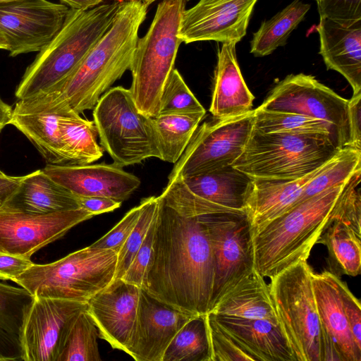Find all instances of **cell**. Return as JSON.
<instances>
[{"label":"cell","instance_id":"34","mask_svg":"<svg viewBox=\"0 0 361 361\" xmlns=\"http://www.w3.org/2000/svg\"><path fill=\"white\" fill-rule=\"evenodd\" d=\"M360 171L361 149L350 145L339 148L326 162L322 170L306 185L293 206L328 188L347 183Z\"/></svg>","mask_w":361,"mask_h":361},{"label":"cell","instance_id":"39","mask_svg":"<svg viewBox=\"0 0 361 361\" xmlns=\"http://www.w3.org/2000/svg\"><path fill=\"white\" fill-rule=\"evenodd\" d=\"M198 112L206 113V111L186 85L179 71L173 68L162 91L159 114Z\"/></svg>","mask_w":361,"mask_h":361},{"label":"cell","instance_id":"6","mask_svg":"<svg viewBox=\"0 0 361 361\" xmlns=\"http://www.w3.org/2000/svg\"><path fill=\"white\" fill-rule=\"evenodd\" d=\"M339 148L327 137L263 133L252 127L232 166L252 179H296L326 163Z\"/></svg>","mask_w":361,"mask_h":361},{"label":"cell","instance_id":"50","mask_svg":"<svg viewBox=\"0 0 361 361\" xmlns=\"http://www.w3.org/2000/svg\"><path fill=\"white\" fill-rule=\"evenodd\" d=\"M23 176H11L0 170V208L2 207L19 187Z\"/></svg>","mask_w":361,"mask_h":361},{"label":"cell","instance_id":"45","mask_svg":"<svg viewBox=\"0 0 361 361\" xmlns=\"http://www.w3.org/2000/svg\"><path fill=\"white\" fill-rule=\"evenodd\" d=\"M339 288L343 300V305L348 326L357 347L361 350V305L341 279Z\"/></svg>","mask_w":361,"mask_h":361},{"label":"cell","instance_id":"56","mask_svg":"<svg viewBox=\"0 0 361 361\" xmlns=\"http://www.w3.org/2000/svg\"><path fill=\"white\" fill-rule=\"evenodd\" d=\"M114 1H130V0H114Z\"/></svg>","mask_w":361,"mask_h":361},{"label":"cell","instance_id":"30","mask_svg":"<svg viewBox=\"0 0 361 361\" xmlns=\"http://www.w3.org/2000/svg\"><path fill=\"white\" fill-rule=\"evenodd\" d=\"M318 242L327 247L331 272L338 277L343 274L350 276L360 274V237L350 227L338 220L331 219Z\"/></svg>","mask_w":361,"mask_h":361},{"label":"cell","instance_id":"10","mask_svg":"<svg viewBox=\"0 0 361 361\" xmlns=\"http://www.w3.org/2000/svg\"><path fill=\"white\" fill-rule=\"evenodd\" d=\"M200 217L208 234L214 260L210 312L228 290L255 270L252 228L245 211Z\"/></svg>","mask_w":361,"mask_h":361},{"label":"cell","instance_id":"9","mask_svg":"<svg viewBox=\"0 0 361 361\" xmlns=\"http://www.w3.org/2000/svg\"><path fill=\"white\" fill-rule=\"evenodd\" d=\"M92 114L101 146L114 164L123 167L151 157L160 159L152 118L138 111L129 89L110 88Z\"/></svg>","mask_w":361,"mask_h":361},{"label":"cell","instance_id":"48","mask_svg":"<svg viewBox=\"0 0 361 361\" xmlns=\"http://www.w3.org/2000/svg\"><path fill=\"white\" fill-rule=\"evenodd\" d=\"M77 198L80 208L86 209L95 216L112 212L119 208L122 204L106 197L77 195Z\"/></svg>","mask_w":361,"mask_h":361},{"label":"cell","instance_id":"24","mask_svg":"<svg viewBox=\"0 0 361 361\" xmlns=\"http://www.w3.org/2000/svg\"><path fill=\"white\" fill-rule=\"evenodd\" d=\"M235 44L223 43L217 52L209 111L214 119L225 120L252 110L254 95L241 73Z\"/></svg>","mask_w":361,"mask_h":361},{"label":"cell","instance_id":"8","mask_svg":"<svg viewBox=\"0 0 361 361\" xmlns=\"http://www.w3.org/2000/svg\"><path fill=\"white\" fill-rule=\"evenodd\" d=\"M312 270L301 261L270 279L269 293L279 324L295 361H323L324 341Z\"/></svg>","mask_w":361,"mask_h":361},{"label":"cell","instance_id":"49","mask_svg":"<svg viewBox=\"0 0 361 361\" xmlns=\"http://www.w3.org/2000/svg\"><path fill=\"white\" fill-rule=\"evenodd\" d=\"M22 360V348L8 334L0 329V361Z\"/></svg>","mask_w":361,"mask_h":361},{"label":"cell","instance_id":"38","mask_svg":"<svg viewBox=\"0 0 361 361\" xmlns=\"http://www.w3.org/2000/svg\"><path fill=\"white\" fill-rule=\"evenodd\" d=\"M140 202L142 207L138 221L118 252L114 280L121 279L125 274L158 214L160 204L159 196L144 198Z\"/></svg>","mask_w":361,"mask_h":361},{"label":"cell","instance_id":"37","mask_svg":"<svg viewBox=\"0 0 361 361\" xmlns=\"http://www.w3.org/2000/svg\"><path fill=\"white\" fill-rule=\"evenodd\" d=\"M33 300L25 288L0 283V329L20 345L23 325Z\"/></svg>","mask_w":361,"mask_h":361},{"label":"cell","instance_id":"20","mask_svg":"<svg viewBox=\"0 0 361 361\" xmlns=\"http://www.w3.org/2000/svg\"><path fill=\"white\" fill-rule=\"evenodd\" d=\"M42 171L78 196H100L123 202L140 187V180L113 163L47 164Z\"/></svg>","mask_w":361,"mask_h":361},{"label":"cell","instance_id":"11","mask_svg":"<svg viewBox=\"0 0 361 361\" xmlns=\"http://www.w3.org/2000/svg\"><path fill=\"white\" fill-rule=\"evenodd\" d=\"M253 111L198 126L169 175L168 183L232 165L243 152L252 130Z\"/></svg>","mask_w":361,"mask_h":361},{"label":"cell","instance_id":"32","mask_svg":"<svg viewBox=\"0 0 361 361\" xmlns=\"http://www.w3.org/2000/svg\"><path fill=\"white\" fill-rule=\"evenodd\" d=\"M310 8L309 4L294 0L270 19L264 20L253 33L250 53L255 56H265L278 47L286 45L290 35L304 19Z\"/></svg>","mask_w":361,"mask_h":361},{"label":"cell","instance_id":"33","mask_svg":"<svg viewBox=\"0 0 361 361\" xmlns=\"http://www.w3.org/2000/svg\"><path fill=\"white\" fill-rule=\"evenodd\" d=\"M253 128L263 133L327 137L336 142L333 128L329 123L293 112L257 108L253 111Z\"/></svg>","mask_w":361,"mask_h":361},{"label":"cell","instance_id":"41","mask_svg":"<svg viewBox=\"0 0 361 361\" xmlns=\"http://www.w3.org/2000/svg\"><path fill=\"white\" fill-rule=\"evenodd\" d=\"M211 361H253L214 321L209 313L206 314Z\"/></svg>","mask_w":361,"mask_h":361},{"label":"cell","instance_id":"55","mask_svg":"<svg viewBox=\"0 0 361 361\" xmlns=\"http://www.w3.org/2000/svg\"><path fill=\"white\" fill-rule=\"evenodd\" d=\"M13 1V0H0V3L6 2V1Z\"/></svg>","mask_w":361,"mask_h":361},{"label":"cell","instance_id":"23","mask_svg":"<svg viewBox=\"0 0 361 361\" xmlns=\"http://www.w3.org/2000/svg\"><path fill=\"white\" fill-rule=\"evenodd\" d=\"M319 54L329 70L341 74L353 94L361 92V21L348 26L319 17Z\"/></svg>","mask_w":361,"mask_h":361},{"label":"cell","instance_id":"54","mask_svg":"<svg viewBox=\"0 0 361 361\" xmlns=\"http://www.w3.org/2000/svg\"><path fill=\"white\" fill-rule=\"evenodd\" d=\"M139 1H142L147 6H149L150 4H152V3H154V1H158V0H139ZM184 1L186 2L190 0H184Z\"/></svg>","mask_w":361,"mask_h":361},{"label":"cell","instance_id":"28","mask_svg":"<svg viewBox=\"0 0 361 361\" xmlns=\"http://www.w3.org/2000/svg\"><path fill=\"white\" fill-rule=\"evenodd\" d=\"M209 312L279 324L269 286L255 269L228 290Z\"/></svg>","mask_w":361,"mask_h":361},{"label":"cell","instance_id":"16","mask_svg":"<svg viewBox=\"0 0 361 361\" xmlns=\"http://www.w3.org/2000/svg\"><path fill=\"white\" fill-rule=\"evenodd\" d=\"M258 0H200L183 11L178 36L182 42H239L246 35Z\"/></svg>","mask_w":361,"mask_h":361},{"label":"cell","instance_id":"17","mask_svg":"<svg viewBox=\"0 0 361 361\" xmlns=\"http://www.w3.org/2000/svg\"><path fill=\"white\" fill-rule=\"evenodd\" d=\"M194 316L174 309L140 289L136 317L125 353L136 361H162L173 338Z\"/></svg>","mask_w":361,"mask_h":361},{"label":"cell","instance_id":"5","mask_svg":"<svg viewBox=\"0 0 361 361\" xmlns=\"http://www.w3.org/2000/svg\"><path fill=\"white\" fill-rule=\"evenodd\" d=\"M185 9L184 0H161L147 32L137 39L129 90L138 111L148 117L159 114L162 91L182 43L178 32Z\"/></svg>","mask_w":361,"mask_h":361},{"label":"cell","instance_id":"13","mask_svg":"<svg viewBox=\"0 0 361 361\" xmlns=\"http://www.w3.org/2000/svg\"><path fill=\"white\" fill-rule=\"evenodd\" d=\"M71 8L47 0L0 3V32L11 56L39 51L63 26Z\"/></svg>","mask_w":361,"mask_h":361},{"label":"cell","instance_id":"40","mask_svg":"<svg viewBox=\"0 0 361 361\" xmlns=\"http://www.w3.org/2000/svg\"><path fill=\"white\" fill-rule=\"evenodd\" d=\"M360 174L357 171L346 183L334 206L331 219L338 220L361 237Z\"/></svg>","mask_w":361,"mask_h":361},{"label":"cell","instance_id":"19","mask_svg":"<svg viewBox=\"0 0 361 361\" xmlns=\"http://www.w3.org/2000/svg\"><path fill=\"white\" fill-rule=\"evenodd\" d=\"M324 341L323 361H361L344 312L340 279L331 271L312 274Z\"/></svg>","mask_w":361,"mask_h":361},{"label":"cell","instance_id":"29","mask_svg":"<svg viewBox=\"0 0 361 361\" xmlns=\"http://www.w3.org/2000/svg\"><path fill=\"white\" fill-rule=\"evenodd\" d=\"M205 114L164 113L152 118L161 160L177 162Z\"/></svg>","mask_w":361,"mask_h":361},{"label":"cell","instance_id":"3","mask_svg":"<svg viewBox=\"0 0 361 361\" xmlns=\"http://www.w3.org/2000/svg\"><path fill=\"white\" fill-rule=\"evenodd\" d=\"M347 183L328 188L252 229L255 269L271 279L307 261Z\"/></svg>","mask_w":361,"mask_h":361},{"label":"cell","instance_id":"43","mask_svg":"<svg viewBox=\"0 0 361 361\" xmlns=\"http://www.w3.org/2000/svg\"><path fill=\"white\" fill-rule=\"evenodd\" d=\"M142 207V204L140 202L131 209L112 229L90 246L111 249L118 252L137 222Z\"/></svg>","mask_w":361,"mask_h":361},{"label":"cell","instance_id":"18","mask_svg":"<svg viewBox=\"0 0 361 361\" xmlns=\"http://www.w3.org/2000/svg\"><path fill=\"white\" fill-rule=\"evenodd\" d=\"M72 111L47 92H41L18 100L10 124L26 136L48 164H68L60 136L59 119Z\"/></svg>","mask_w":361,"mask_h":361},{"label":"cell","instance_id":"47","mask_svg":"<svg viewBox=\"0 0 361 361\" xmlns=\"http://www.w3.org/2000/svg\"><path fill=\"white\" fill-rule=\"evenodd\" d=\"M33 264L30 257L0 252V279L14 281Z\"/></svg>","mask_w":361,"mask_h":361},{"label":"cell","instance_id":"44","mask_svg":"<svg viewBox=\"0 0 361 361\" xmlns=\"http://www.w3.org/2000/svg\"><path fill=\"white\" fill-rule=\"evenodd\" d=\"M157 215L152 222L145 239L125 274L121 278L123 281L133 284L140 288L142 284L144 275L152 255L153 238Z\"/></svg>","mask_w":361,"mask_h":361},{"label":"cell","instance_id":"25","mask_svg":"<svg viewBox=\"0 0 361 361\" xmlns=\"http://www.w3.org/2000/svg\"><path fill=\"white\" fill-rule=\"evenodd\" d=\"M325 164L300 178L252 179L245 203L251 228L274 219L293 207L306 185Z\"/></svg>","mask_w":361,"mask_h":361},{"label":"cell","instance_id":"12","mask_svg":"<svg viewBox=\"0 0 361 361\" xmlns=\"http://www.w3.org/2000/svg\"><path fill=\"white\" fill-rule=\"evenodd\" d=\"M348 99L314 76L290 74L269 92L259 109L300 114L321 119L333 128L338 147L349 145Z\"/></svg>","mask_w":361,"mask_h":361},{"label":"cell","instance_id":"46","mask_svg":"<svg viewBox=\"0 0 361 361\" xmlns=\"http://www.w3.org/2000/svg\"><path fill=\"white\" fill-rule=\"evenodd\" d=\"M361 92L348 99V122L349 145L361 149Z\"/></svg>","mask_w":361,"mask_h":361},{"label":"cell","instance_id":"2","mask_svg":"<svg viewBox=\"0 0 361 361\" xmlns=\"http://www.w3.org/2000/svg\"><path fill=\"white\" fill-rule=\"evenodd\" d=\"M147 8L139 0L124 1L109 30L72 73L43 92L78 114L92 110L102 95L130 70Z\"/></svg>","mask_w":361,"mask_h":361},{"label":"cell","instance_id":"31","mask_svg":"<svg viewBox=\"0 0 361 361\" xmlns=\"http://www.w3.org/2000/svg\"><path fill=\"white\" fill-rule=\"evenodd\" d=\"M59 130L68 164H89L103 156L94 122L72 111L60 117Z\"/></svg>","mask_w":361,"mask_h":361},{"label":"cell","instance_id":"14","mask_svg":"<svg viewBox=\"0 0 361 361\" xmlns=\"http://www.w3.org/2000/svg\"><path fill=\"white\" fill-rule=\"evenodd\" d=\"M87 302L34 296L21 336L22 361H57L69 331Z\"/></svg>","mask_w":361,"mask_h":361},{"label":"cell","instance_id":"27","mask_svg":"<svg viewBox=\"0 0 361 361\" xmlns=\"http://www.w3.org/2000/svg\"><path fill=\"white\" fill-rule=\"evenodd\" d=\"M181 178L197 196L228 209L245 211L252 179L232 165Z\"/></svg>","mask_w":361,"mask_h":361},{"label":"cell","instance_id":"22","mask_svg":"<svg viewBox=\"0 0 361 361\" xmlns=\"http://www.w3.org/2000/svg\"><path fill=\"white\" fill-rule=\"evenodd\" d=\"M209 313L253 361H295L279 324L265 319Z\"/></svg>","mask_w":361,"mask_h":361},{"label":"cell","instance_id":"52","mask_svg":"<svg viewBox=\"0 0 361 361\" xmlns=\"http://www.w3.org/2000/svg\"><path fill=\"white\" fill-rule=\"evenodd\" d=\"M13 108L0 97V132L10 124L12 118Z\"/></svg>","mask_w":361,"mask_h":361},{"label":"cell","instance_id":"35","mask_svg":"<svg viewBox=\"0 0 361 361\" xmlns=\"http://www.w3.org/2000/svg\"><path fill=\"white\" fill-rule=\"evenodd\" d=\"M162 361H211L205 315H195L173 338Z\"/></svg>","mask_w":361,"mask_h":361},{"label":"cell","instance_id":"21","mask_svg":"<svg viewBox=\"0 0 361 361\" xmlns=\"http://www.w3.org/2000/svg\"><path fill=\"white\" fill-rule=\"evenodd\" d=\"M140 288L114 280L87 302V312L100 336L125 352L135 320Z\"/></svg>","mask_w":361,"mask_h":361},{"label":"cell","instance_id":"15","mask_svg":"<svg viewBox=\"0 0 361 361\" xmlns=\"http://www.w3.org/2000/svg\"><path fill=\"white\" fill-rule=\"evenodd\" d=\"M95 215L82 208L31 214L0 208V252L30 257Z\"/></svg>","mask_w":361,"mask_h":361},{"label":"cell","instance_id":"57","mask_svg":"<svg viewBox=\"0 0 361 361\" xmlns=\"http://www.w3.org/2000/svg\"><path fill=\"white\" fill-rule=\"evenodd\" d=\"M314 1H315L317 3V2H319L321 0H314Z\"/></svg>","mask_w":361,"mask_h":361},{"label":"cell","instance_id":"26","mask_svg":"<svg viewBox=\"0 0 361 361\" xmlns=\"http://www.w3.org/2000/svg\"><path fill=\"white\" fill-rule=\"evenodd\" d=\"M7 208L31 214H47L80 208L77 195L51 179L42 169L23 176Z\"/></svg>","mask_w":361,"mask_h":361},{"label":"cell","instance_id":"7","mask_svg":"<svg viewBox=\"0 0 361 361\" xmlns=\"http://www.w3.org/2000/svg\"><path fill=\"white\" fill-rule=\"evenodd\" d=\"M118 252L88 246L51 263L33 264L13 282L33 296L87 302L114 280Z\"/></svg>","mask_w":361,"mask_h":361},{"label":"cell","instance_id":"4","mask_svg":"<svg viewBox=\"0 0 361 361\" xmlns=\"http://www.w3.org/2000/svg\"><path fill=\"white\" fill-rule=\"evenodd\" d=\"M124 1L102 3L86 11L70 10L61 30L27 68L15 94L25 99L64 80L111 25Z\"/></svg>","mask_w":361,"mask_h":361},{"label":"cell","instance_id":"51","mask_svg":"<svg viewBox=\"0 0 361 361\" xmlns=\"http://www.w3.org/2000/svg\"><path fill=\"white\" fill-rule=\"evenodd\" d=\"M73 10L86 11L94 8L105 0H61Z\"/></svg>","mask_w":361,"mask_h":361},{"label":"cell","instance_id":"53","mask_svg":"<svg viewBox=\"0 0 361 361\" xmlns=\"http://www.w3.org/2000/svg\"><path fill=\"white\" fill-rule=\"evenodd\" d=\"M8 48L9 45L6 38L0 32V49L8 51Z\"/></svg>","mask_w":361,"mask_h":361},{"label":"cell","instance_id":"42","mask_svg":"<svg viewBox=\"0 0 361 361\" xmlns=\"http://www.w3.org/2000/svg\"><path fill=\"white\" fill-rule=\"evenodd\" d=\"M317 4L319 17L344 26L361 21V0H321Z\"/></svg>","mask_w":361,"mask_h":361},{"label":"cell","instance_id":"36","mask_svg":"<svg viewBox=\"0 0 361 361\" xmlns=\"http://www.w3.org/2000/svg\"><path fill=\"white\" fill-rule=\"evenodd\" d=\"M97 328L87 310L73 324L57 361H100Z\"/></svg>","mask_w":361,"mask_h":361},{"label":"cell","instance_id":"1","mask_svg":"<svg viewBox=\"0 0 361 361\" xmlns=\"http://www.w3.org/2000/svg\"><path fill=\"white\" fill-rule=\"evenodd\" d=\"M214 274L212 247L200 216H183L160 199L141 289L179 311L205 315L210 310Z\"/></svg>","mask_w":361,"mask_h":361}]
</instances>
